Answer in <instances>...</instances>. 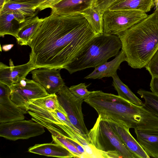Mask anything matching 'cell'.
I'll list each match as a JSON object with an SVG mask.
<instances>
[{
  "instance_id": "6da1fadb",
  "label": "cell",
  "mask_w": 158,
  "mask_h": 158,
  "mask_svg": "<svg viewBox=\"0 0 158 158\" xmlns=\"http://www.w3.org/2000/svg\"><path fill=\"white\" fill-rule=\"evenodd\" d=\"M98 34L80 13L51 14L42 18L28 42L29 61L35 69H66Z\"/></svg>"
},
{
  "instance_id": "7a4b0ae2",
  "label": "cell",
  "mask_w": 158,
  "mask_h": 158,
  "mask_svg": "<svg viewBox=\"0 0 158 158\" xmlns=\"http://www.w3.org/2000/svg\"><path fill=\"white\" fill-rule=\"evenodd\" d=\"M118 36L128 65L145 67L158 49V17L154 11Z\"/></svg>"
},
{
  "instance_id": "3957f363",
  "label": "cell",
  "mask_w": 158,
  "mask_h": 158,
  "mask_svg": "<svg viewBox=\"0 0 158 158\" xmlns=\"http://www.w3.org/2000/svg\"><path fill=\"white\" fill-rule=\"evenodd\" d=\"M122 48L119 37L104 33L91 40L66 68L72 74L90 68H95L116 56Z\"/></svg>"
},
{
  "instance_id": "277c9868",
  "label": "cell",
  "mask_w": 158,
  "mask_h": 158,
  "mask_svg": "<svg viewBox=\"0 0 158 158\" xmlns=\"http://www.w3.org/2000/svg\"><path fill=\"white\" fill-rule=\"evenodd\" d=\"M84 101L103 120L130 128V113L133 103L118 95L101 90L92 91Z\"/></svg>"
},
{
  "instance_id": "5b68a950",
  "label": "cell",
  "mask_w": 158,
  "mask_h": 158,
  "mask_svg": "<svg viewBox=\"0 0 158 158\" xmlns=\"http://www.w3.org/2000/svg\"><path fill=\"white\" fill-rule=\"evenodd\" d=\"M87 136L90 143L98 150L105 152L116 151L121 158H136L122 142L109 123L99 116Z\"/></svg>"
},
{
  "instance_id": "8992f818",
  "label": "cell",
  "mask_w": 158,
  "mask_h": 158,
  "mask_svg": "<svg viewBox=\"0 0 158 158\" xmlns=\"http://www.w3.org/2000/svg\"><path fill=\"white\" fill-rule=\"evenodd\" d=\"M148 15L139 10H107L103 14V33L118 35Z\"/></svg>"
},
{
  "instance_id": "52a82bcc",
  "label": "cell",
  "mask_w": 158,
  "mask_h": 158,
  "mask_svg": "<svg viewBox=\"0 0 158 158\" xmlns=\"http://www.w3.org/2000/svg\"><path fill=\"white\" fill-rule=\"evenodd\" d=\"M56 94L60 104L64 109L71 123L89 140L87 136L89 131L85 123L82 110L84 100L74 96L65 85Z\"/></svg>"
},
{
  "instance_id": "ba28073f",
  "label": "cell",
  "mask_w": 158,
  "mask_h": 158,
  "mask_svg": "<svg viewBox=\"0 0 158 158\" xmlns=\"http://www.w3.org/2000/svg\"><path fill=\"white\" fill-rule=\"evenodd\" d=\"M0 123V136L11 140L28 139L45 132L43 126L32 119Z\"/></svg>"
},
{
  "instance_id": "9c48e42d",
  "label": "cell",
  "mask_w": 158,
  "mask_h": 158,
  "mask_svg": "<svg viewBox=\"0 0 158 158\" xmlns=\"http://www.w3.org/2000/svg\"><path fill=\"white\" fill-rule=\"evenodd\" d=\"M10 89L11 100L18 106L27 110V103L30 100L50 94L40 84L26 78L13 84Z\"/></svg>"
},
{
  "instance_id": "30bf717a",
  "label": "cell",
  "mask_w": 158,
  "mask_h": 158,
  "mask_svg": "<svg viewBox=\"0 0 158 158\" xmlns=\"http://www.w3.org/2000/svg\"><path fill=\"white\" fill-rule=\"evenodd\" d=\"M10 91L9 87L0 82V123L24 120L27 112L11 100Z\"/></svg>"
},
{
  "instance_id": "8fae6325",
  "label": "cell",
  "mask_w": 158,
  "mask_h": 158,
  "mask_svg": "<svg viewBox=\"0 0 158 158\" xmlns=\"http://www.w3.org/2000/svg\"><path fill=\"white\" fill-rule=\"evenodd\" d=\"M59 69H35L31 72L32 80L41 85L49 94H56L65 85Z\"/></svg>"
},
{
  "instance_id": "7c38bea8",
  "label": "cell",
  "mask_w": 158,
  "mask_h": 158,
  "mask_svg": "<svg viewBox=\"0 0 158 158\" xmlns=\"http://www.w3.org/2000/svg\"><path fill=\"white\" fill-rule=\"evenodd\" d=\"M10 66L0 63V82L10 88L14 84L19 82L26 78L27 75L35 69L29 62L26 64L15 66L11 59L9 60Z\"/></svg>"
},
{
  "instance_id": "4fadbf2b",
  "label": "cell",
  "mask_w": 158,
  "mask_h": 158,
  "mask_svg": "<svg viewBox=\"0 0 158 158\" xmlns=\"http://www.w3.org/2000/svg\"><path fill=\"white\" fill-rule=\"evenodd\" d=\"M136 140L148 155L158 158V129H135Z\"/></svg>"
},
{
  "instance_id": "5bb4252c",
  "label": "cell",
  "mask_w": 158,
  "mask_h": 158,
  "mask_svg": "<svg viewBox=\"0 0 158 158\" xmlns=\"http://www.w3.org/2000/svg\"><path fill=\"white\" fill-rule=\"evenodd\" d=\"M107 121L124 145L136 158H150L130 133L129 128L114 122Z\"/></svg>"
},
{
  "instance_id": "9a60e30c",
  "label": "cell",
  "mask_w": 158,
  "mask_h": 158,
  "mask_svg": "<svg viewBox=\"0 0 158 158\" xmlns=\"http://www.w3.org/2000/svg\"><path fill=\"white\" fill-rule=\"evenodd\" d=\"M27 18L23 15L10 11L0 12V36L11 35L16 38L21 24Z\"/></svg>"
},
{
  "instance_id": "2e32d148",
  "label": "cell",
  "mask_w": 158,
  "mask_h": 158,
  "mask_svg": "<svg viewBox=\"0 0 158 158\" xmlns=\"http://www.w3.org/2000/svg\"><path fill=\"white\" fill-rule=\"evenodd\" d=\"M124 61H126V57L121 50L114 59L95 68L93 71L85 78L100 79L105 77H112L117 73V70L120 69V64Z\"/></svg>"
},
{
  "instance_id": "e0dca14e",
  "label": "cell",
  "mask_w": 158,
  "mask_h": 158,
  "mask_svg": "<svg viewBox=\"0 0 158 158\" xmlns=\"http://www.w3.org/2000/svg\"><path fill=\"white\" fill-rule=\"evenodd\" d=\"M94 0H63L53 6L51 14L59 15L80 13L93 6Z\"/></svg>"
},
{
  "instance_id": "ac0fdd59",
  "label": "cell",
  "mask_w": 158,
  "mask_h": 158,
  "mask_svg": "<svg viewBox=\"0 0 158 158\" xmlns=\"http://www.w3.org/2000/svg\"><path fill=\"white\" fill-rule=\"evenodd\" d=\"M29 152L40 155L59 158L74 157L73 154L61 145L57 143L36 144L28 149Z\"/></svg>"
},
{
  "instance_id": "d6986e66",
  "label": "cell",
  "mask_w": 158,
  "mask_h": 158,
  "mask_svg": "<svg viewBox=\"0 0 158 158\" xmlns=\"http://www.w3.org/2000/svg\"><path fill=\"white\" fill-rule=\"evenodd\" d=\"M154 0H117L108 10H136L147 12L154 5Z\"/></svg>"
},
{
  "instance_id": "ffe728a7",
  "label": "cell",
  "mask_w": 158,
  "mask_h": 158,
  "mask_svg": "<svg viewBox=\"0 0 158 158\" xmlns=\"http://www.w3.org/2000/svg\"><path fill=\"white\" fill-rule=\"evenodd\" d=\"M41 19L37 16L29 17L21 24L16 38L19 44L21 46L28 45L30 38Z\"/></svg>"
},
{
  "instance_id": "44dd1931",
  "label": "cell",
  "mask_w": 158,
  "mask_h": 158,
  "mask_svg": "<svg viewBox=\"0 0 158 158\" xmlns=\"http://www.w3.org/2000/svg\"><path fill=\"white\" fill-rule=\"evenodd\" d=\"M113 85L121 97L136 105L143 106L144 102L138 98L120 79L117 73L112 77Z\"/></svg>"
},
{
  "instance_id": "7402d4cb",
  "label": "cell",
  "mask_w": 158,
  "mask_h": 158,
  "mask_svg": "<svg viewBox=\"0 0 158 158\" xmlns=\"http://www.w3.org/2000/svg\"><path fill=\"white\" fill-rule=\"evenodd\" d=\"M98 34L103 33V14L93 6L80 13Z\"/></svg>"
},
{
  "instance_id": "603a6c76",
  "label": "cell",
  "mask_w": 158,
  "mask_h": 158,
  "mask_svg": "<svg viewBox=\"0 0 158 158\" xmlns=\"http://www.w3.org/2000/svg\"><path fill=\"white\" fill-rule=\"evenodd\" d=\"M36 6L34 4L10 2L6 3L0 12L10 11L20 13L24 15L27 18L34 17L37 14L36 12Z\"/></svg>"
},
{
  "instance_id": "cb8c5ba5",
  "label": "cell",
  "mask_w": 158,
  "mask_h": 158,
  "mask_svg": "<svg viewBox=\"0 0 158 158\" xmlns=\"http://www.w3.org/2000/svg\"><path fill=\"white\" fill-rule=\"evenodd\" d=\"M28 103L42 107L50 112L64 109L59 104L56 94H50L45 97L31 100Z\"/></svg>"
},
{
  "instance_id": "d4e9b609",
  "label": "cell",
  "mask_w": 158,
  "mask_h": 158,
  "mask_svg": "<svg viewBox=\"0 0 158 158\" xmlns=\"http://www.w3.org/2000/svg\"><path fill=\"white\" fill-rule=\"evenodd\" d=\"M137 93L144 100L143 106L158 117V95L142 89L138 90Z\"/></svg>"
},
{
  "instance_id": "484cf974",
  "label": "cell",
  "mask_w": 158,
  "mask_h": 158,
  "mask_svg": "<svg viewBox=\"0 0 158 158\" xmlns=\"http://www.w3.org/2000/svg\"><path fill=\"white\" fill-rule=\"evenodd\" d=\"M52 138L55 143L60 144L65 148L73 154L74 157L81 158V154L66 137L52 136Z\"/></svg>"
},
{
  "instance_id": "4316f807",
  "label": "cell",
  "mask_w": 158,
  "mask_h": 158,
  "mask_svg": "<svg viewBox=\"0 0 158 158\" xmlns=\"http://www.w3.org/2000/svg\"><path fill=\"white\" fill-rule=\"evenodd\" d=\"M85 83H81L71 86L69 88L71 92L77 98L84 100L91 93L87 89Z\"/></svg>"
},
{
  "instance_id": "83f0119b",
  "label": "cell",
  "mask_w": 158,
  "mask_h": 158,
  "mask_svg": "<svg viewBox=\"0 0 158 158\" xmlns=\"http://www.w3.org/2000/svg\"><path fill=\"white\" fill-rule=\"evenodd\" d=\"M152 77H158V49L145 67Z\"/></svg>"
},
{
  "instance_id": "f1b7e54d",
  "label": "cell",
  "mask_w": 158,
  "mask_h": 158,
  "mask_svg": "<svg viewBox=\"0 0 158 158\" xmlns=\"http://www.w3.org/2000/svg\"><path fill=\"white\" fill-rule=\"evenodd\" d=\"M117 0H94L93 6L102 13L107 10L110 6Z\"/></svg>"
},
{
  "instance_id": "f546056e",
  "label": "cell",
  "mask_w": 158,
  "mask_h": 158,
  "mask_svg": "<svg viewBox=\"0 0 158 158\" xmlns=\"http://www.w3.org/2000/svg\"><path fill=\"white\" fill-rule=\"evenodd\" d=\"M63 0H44L36 6V9L42 10L47 8H51Z\"/></svg>"
},
{
  "instance_id": "4dcf8cb0",
  "label": "cell",
  "mask_w": 158,
  "mask_h": 158,
  "mask_svg": "<svg viewBox=\"0 0 158 158\" xmlns=\"http://www.w3.org/2000/svg\"><path fill=\"white\" fill-rule=\"evenodd\" d=\"M150 86L151 91L158 95V77H152Z\"/></svg>"
},
{
  "instance_id": "1f68e13d",
  "label": "cell",
  "mask_w": 158,
  "mask_h": 158,
  "mask_svg": "<svg viewBox=\"0 0 158 158\" xmlns=\"http://www.w3.org/2000/svg\"><path fill=\"white\" fill-rule=\"evenodd\" d=\"M44 0H10L6 2H16L18 3L32 4L36 6Z\"/></svg>"
},
{
  "instance_id": "d6a6232c",
  "label": "cell",
  "mask_w": 158,
  "mask_h": 158,
  "mask_svg": "<svg viewBox=\"0 0 158 158\" xmlns=\"http://www.w3.org/2000/svg\"><path fill=\"white\" fill-rule=\"evenodd\" d=\"M66 137L76 147L81 155L85 153V149L83 145L71 138L68 137Z\"/></svg>"
},
{
  "instance_id": "836d02e7",
  "label": "cell",
  "mask_w": 158,
  "mask_h": 158,
  "mask_svg": "<svg viewBox=\"0 0 158 158\" xmlns=\"http://www.w3.org/2000/svg\"><path fill=\"white\" fill-rule=\"evenodd\" d=\"M107 158H121L116 151H109L106 152Z\"/></svg>"
},
{
  "instance_id": "e575fe53",
  "label": "cell",
  "mask_w": 158,
  "mask_h": 158,
  "mask_svg": "<svg viewBox=\"0 0 158 158\" xmlns=\"http://www.w3.org/2000/svg\"><path fill=\"white\" fill-rule=\"evenodd\" d=\"M13 44H7L3 45L2 47V48H1V49H2L4 51L7 52L10 50L14 46Z\"/></svg>"
},
{
  "instance_id": "d590c367",
  "label": "cell",
  "mask_w": 158,
  "mask_h": 158,
  "mask_svg": "<svg viewBox=\"0 0 158 158\" xmlns=\"http://www.w3.org/2000/svg\"><path fill=\"white\" fill-rule=\"evenodd\" d=\"M154 5L155 6L156 9L155 10L156 15L158 17V0H154Z\"/></svg>"
},
{
  "instance_id": "8d00e7d4",
  "label": "cell",
  "mask_w": 158,
  "mask_h": 158,
  "mask_svg": "<svg viewBox=\"0 0 158 158\" xmlns=\"http://www.w3.org/2000/svg\"><path fill=\"white\" fill-rule=\"evenodd\" d=\"M6 0H0V9H1L6 2Z\"/></svg>"
},
{
  "instance_id": "74e56055",
  "label": "cell",
  "mask_w": 158,
  "mask_h": 158,
  "mask_svg": "<svg viewBox=\"0 0 158 158\" xmlns=\"http://www.w3.org/2000/svg\"><path fill=\"white\" fill-rule=\"evenodd\" d=\"M9 0H6V2H7L8 1H9Z\"/></svg>"
}]
</instances>
